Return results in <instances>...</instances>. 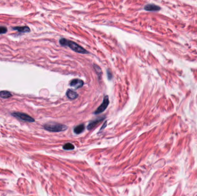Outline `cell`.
<instances>
[{
    "instance_id": "obj_1",
    "label": "cell",
    "mask_w": 197,
    "mask_h": 196,
    "mask_svg": "<svg viewBox=\"0 0 197 196\" xmlns=\"http://www.w3.org/2000/svg\"><path fill=\"white\" fill-rule=\"evenodd\" d=\"M59 43L62 46L69 47L73 51H74L77 53H80V54H88L89 53L86 50H85L84 48H83L82 47L78 45L76 43L70 41V40L68 39H64V38H62V39L59 40Z\"/></svg>"
},
{
    "instance_id": "obj_2",
    "label": "cell",
    "mask_w": 197,
    "mask_h": 196,
    "mask_svg": "<svg viewBox=\"0 0 197 196\" xmlns=\"http://www.w3.org/2000/svg\"><path fill=\"white\" fill-rule=\"evenodd\" d=\"M44 128L47 131L53 132H59L65 131L68 127L66 125L56 123H49L43 125Z\"/></svg>"
},
{
    "instance_id": "obj_3",
    "label": "cell",
    "mask_w": 197,
    "mask_h": 196,
    "mask_svg": "<svg viewBox=\"0 0 197 196\" xmlns=\"http://www.w3.org/2000/svg\"><path fill=\"white\" fill-rule=\"evenodd\" d=\"M12 116H14V117L19 119V120L23 121H26V122L33 123L35 121V119L32 117L28 114L22 112H13L11 113Z\"/></svg>"
},
{
    "instance_id": "obj_4",
    "label": "cell",
    "mask_w": 197,
    "mask_h": 196,
    "mask_svg": "<svg viewBox=\"0 0 197 196\" xmlns=\"http://www.w3.org/2000/svg\"><path fill=\"white\" fill-rule=\"evenodd\" d=\"M108 104H109L108 96V95H106L104 98L102 104L100 105L99 107L95 110V112H94V113L95 114H98L99 113H101L102 112H103L104 110L106 109V108H107Z\"/></svg>"
},
{
    "instance_id": "obj_5",
    "label": "cell",
    "mask_w": 197,
    "mask_h": 196,
    "mask_svg": "<svg viewBox=\"0 0 197 196\" xmlns=\"http://www.w3.org/2000/svg\"><path fill=\"white\" fill-rule=\"evenodd\" d=\"M70 86L73 87L74 88L78 89L83 87L84 85V82L79 79H74L71 81V82H70Z\"/></svg>"
},
{
    "instance_id": "obj_6",
    "label": "cell",
    "mask_w": 197,
    "mask_h": 196,
    "mask_svg": "<svg viewBox=\"0 0 197 196\" xmlns=\"http://www.w3.org/2000/svg\"><path fill=\"white\" fill-rule=\"evenodd\" d=\"M160 9H161V8H160V6L153 4H147V5H146L144 7V9L145 10L149 12H157L159 11Z\"/></svg>"
},
{
    "instance_id": "obj_7",
    "label": "cell",
    "mask_w": 197,
    "mask_h": 196,
    "mask_svg": "<svg viewBox=\"0 0 197 196\" xmlns=\"http://www.w3.org/2000/svg\"><path fill=\"white\" fill-rule=\"evenodd\" d=\"M104 119V117H100V118L96 119V120H94L93 121H92V122L90 123L89 124H88V127H87L88 129L91 130L92 129H93V128L95 127L98 124H99L100 122H102V121Z\"/></svg>"
},
{
    "instance_id": "obj_8",
    "label": "cell",
    "mask_w": 197,
    "mask_h": 196,
    "mask_svg": "<svg viewBox=\"0 0 197 196\" xmlns=\"http://www.w3.org/2000/svg\"><path fill=\"white\" fill-rule=\"evenodd\" d=\"M66 95H67L68 99H69L70 100H74L77 99L78 96V94L76 91L70 90V89H69L66 92Z\"/></svg>"
},
{
    "instance_id": "obj_9",
    "label": "cell",
    "mask_w": 197,
    "mask_h": 196,
    "mask_svg": "<svg viewBox=\"0 0 197 196\" xmlns=\"http://www.w3.org/2000/svg\"><path fill=\"white\" fill-rule=\"evenodd\" d=\"M14 30H16L20 32H30V29L29 28V27H28L27 26H23V27H14L13 28Z\"/></svg>"
},
{
    "instance_id": "obj_10",
    "label": "cell",
    "mask_w": 197,
    "mask_h": 196,
    "mask_svg": "<svg viewBox=\"0 0 197 196\" xmlns=\"http://www.w3.org/2000/svg\"><path fill=\"white\" fill-rule=\"evenodd\" d=\"M85 129V126L84 124H80L76 126L74 128V132L76 134H80L82 133Z\"/></svg>"
},
{
    "instance_id": "obj_11",
    "label": "cell",
    "mask_w": 197,
    "mask_h": 196,
    "mask_svg": "<svg viewBox=\"0 0 197 196\" xmlns=\"http://www.w3.org/2000/svg\"><path fill=\"white\" fill-rule=\"evenodd\" d=\"M12 97V93L8 91H0V97L3 99H9Z\"/></svg>"
},
{
    "instance_id": "obj_12",
    "label": "cell",
    "mask_w": 197,
    "mask_h": 196,
    "mask_svg": "<svg viewBox=\"0 0 197 196\" xmlns=\"http://www.w3.org/2000/svg\"><path fill=\"white\" fill-rule=\"evenodd\" d=\"M63 148L65 150H72L74 149V146L70 143H68L63 146Z\"/></svg>"
},
{
    "instance_id": "obj_13",
    "label": "cell",
    "mask_w": 197,
    "mask_h": 196,
    "mask_svg": "<svg viewBox=\"0 0 197 196\" xmlns=\"http://www.w3.org/2000/svg\"><path fill=\"white\" fill-rule=\"evenodd\" d=\"M93 67H94V69H95V70L96 72H97V75L100 77V76H101L102 74V70H101V69H100V67L99 66H97L96 65H94Z\"/></svg>"
},
{
    "instance_id": "obj_14",
    "label": "cell",
    "mask_w": 197,
    "mask_h": 196,
    "mask_svg": "<svg viewBox=\"0 0 197 196\" xmlns=\"http://www.w3.org/2000/svg\"><path fill=\"white\" fill-rule=\"evenodd\" d=\"M7 31H8V29L5 27L0 26V34L5 33H6V32Z\"/></svg>"
},
{
    "instance_id": "obj_15",
    "label": "cell",
    "mask_w": 197,
    "mask_h": 196,
    "mask_svg": "<svg viewBox=\"0 0 197 196\" xmlns=\"http://www.w3.org/2000/svg\"><path fill=\"white\" fill-rule=\"evenodd\" d=\"M107 75H108V78L109 80H111V78H112V74H111V72L109 71V70H107Z\"/></svg>"
},
{
    "instance_id": "obj_16",
    "label": "cell",
    "mask_w": 197,
    "mask_h": 196,
    "mask_svg": "<svg viewBox=\"0 0 197 196\" xmlns=\"http://www.w3.org/2000/svg\"><path fill=\"white\" fill-rule=\"evenodd\" d=\"M106 125H107V121H106V122H105V123H104V125H103V126H102V127L101 128V129H100V131H102V129H104V128H105V127H106Z\"/></svg>"
}]
</instances>
